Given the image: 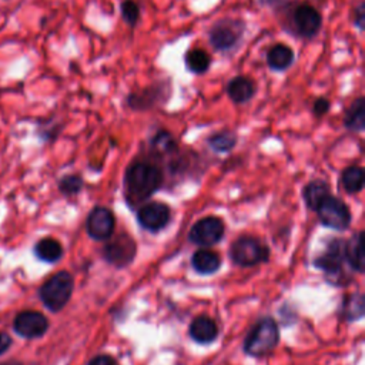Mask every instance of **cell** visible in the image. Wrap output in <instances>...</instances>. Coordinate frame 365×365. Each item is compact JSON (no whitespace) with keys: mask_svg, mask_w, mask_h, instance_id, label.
<instances>
[{"mask_svg":"<svg viewBox=\"0 0 365 365\" xmlns=\"http://www.w3.org/2000/svg\"><path fill=\"white\" fill-rule=\"evenodd\" d=\"M258 86L254 78L248 76H234L225 86V94L234 104H245L251 101L257 94Z\"/></svg>","mask_w":365,"mask_h":365,"instance_id":"15","label":"cell"},{"mask_svg":"<svg viewBox=\"0 0 365 365\" xmlns=\"http://www.w3.org/2000/svg\"><path fill=\"white\" fill-rule=\"evenodd\" d=\"M224 235V222L220 217H204L198 220L188 232V238L192 244L200 247H212L220 242Z\"/></svg>","mask_w":365,"mask_h":365,"instance_id":"10","label":"cell"},{"mask_svg":"<svg viewBox=\"0 0 365 365\" xmlns=\"http://www.w3.org/2000/svg\"><path fill=\"white\" fill-rule=\"evenodd\" d=\"M352 26L362 33L365 29V1L359 0L352 9Z\"/></svg>","mask_w":365,"mask_h":365,"instance_id":"31","label":"cell"},{"mask_svg":"<svg viewBox=\"0 0 365 365\" xmlns=\"http://www.w3.org/2000/svg\"><path fill=\"white\" fill-rule=\"evenodd\" d=\"M329 194H331L329 192V185L324 180L309 181L304 187V191H302L307 207L314 210V211L318 208V205L322 202V200H325Z\"/></svg>","mask_w":365,"mask_h":365,"instance_id":"23","label":"cell"},{"mask_svg":"<svg viewBox=\"0 0 365 365\" xmlns=\"http://www.w3.org/2000/svg\"><path fill=\"white\" fill-rule=\"evenodd\" d=\"M173 93V84L170 78H160L151 84L131 91L125 96V106L133 111H148L155 107L167 104Z\"/></svg>","mask_w":365,"mask_h":365,"instance_id":"5","label":"cell"},{"mask_svg":"<svg viewBox=\"0 0 365 365\" xmlns=\"http://www.w3.org/2000/svg\"><path fill=\"white\" fill-rule=\"evenodd\" d=\"M83 187V178L77 174H68L64 175L60 181H58V190L64 194V195H74L77 192H80Z\"/></svg>","mask_w":365,"mask_h":365,"instance_id":"29","label":"cell"},{"mask_svg":"<svg viewBox=\"0 0 365 365\" xmlns=\"http://www.w3.org/2000/svg\"><path fill=\"white\" fill-rule=\"evenodd\" d=\"M339 182L346 192H359L364 188V168L359 165H349L344 168L339 177Z\"/></svg>","mask_w":365,"mask_h":365,"instance_id":"25","label":"cell"},{"mask_svg":"<svg viewBox=\"0 0 365 365\" xmlns=\"http://www.w3.org/2000/svg\"><path fill=\"white\" fill-rule=\"evenodd\" d=\"M344 247H345V241H342L339 238L331 240L329 244L327 245V248L324 250V252L315 258L314 265L318 269H322L329 275L341 272L344 261H345Z\"/></svg>","mask_w":365,"mask_h":365,"instance_id":"14","label":"cell"},{"mask_svg":"<svg viewBox=\"0 0 365 365\" xmlns=\"http://www.w3.org/2000/svg\"><path fill=\"white\" fill-rule=\"evenodd\" d=\"M88 365H117L115 364V359L110 355H106V354H101V355H97L94 356Z\"/></svg>","mask_w":365,"mask_h":365,"instance_id":"34","label":"cell"},{"mask_svg":"<svg viewBox=\"0 0 365 365\" xmlns=\"http://www.w3.org/2000/svg\"><path fill=\"white\" fill-rule=\"evenodd\" d=\"M344 252L349 267L356 272H364L365 257H364V234L362 232H356L348 241H345Z\"/></svg>","mask_w":365,"mask_h":365,"instance_id":"18","label":"cell"},{"mask_svg":"<svg viewBox=\"0 0 365 365\" xmlns=\"http://www.w3.org/2000/svg\"><path fill=\"white\" fill-rule=\"evenodd\" d=\"M289 0H258V3L264 7L271 9L274 13H277L279 9H282Z\"/></svg>","mask_w":365,"mask_h":365,"instance_id":"33","label":"cell"},{"mask_svg":"<svg viewBox=\"0 0 365 365\" xmlns=\"http://www.w3.org/2000/svg\"><path fill=\"white\" fill-rule=\"evenodd\" d=\"M14 331L23 338H40L48 329V319L38 311H23L13 321Z\"/></svg>","mask_w":365,"mask_h":365,"instance_id":"13","label":"cell"},{"mask_svg":"<svg viewBox=\"0 0 365 365\" xmlns=\"http://www.w3.org/2000/svg\"><path fill=\"white\" fill-rule=\"evenodd\" d=\"M34 254L38 259L44 262H56L63 255V247L57 240L51 237H46L36 242Z\"/></svg>","mask_w":365,"mask_h":365,"instance_id":"24","label":"cell"},{"mask_svg":"<svg viewBox=\"0 0 365 365\" xmlns=\"http://www.w3.org/2000/svg\"><path fill=\"white\" fill-rule=\"evenodd\" d=\"M150 150L158 155H174L178 153V143L174 138V135L167 130H158L151 138H150Z\"/></svg>","mask_w":365,"mask_h":365,"instance_id":"21","label":"cell"},{"mask_svg":"<svg viewBox=\"0 0 365 365\" xmlns=\"http://www.w3.org/2000/svg\"><path fill=\"white\" fill-rule=\"evenodd\" d=\"M73 289V275L67 271H60L43 282L38 289V297L47 309L51 312H58L71 298Z\"/></svg>","mask_w":365,"mask_h":365,"instance_id":"6","label":"cell"},{"mask_svg":"<svg viewBox=\"0 0 365 365\" xmlns=\"http://www.w3.org/2000/svg\"><path fill=\"white\" fill-rule=\"evenodd\" d=\"M237 134L231 130H221L207 137V145L215 153H230L237 145Z\"/></svg>","mask_w":365,"mask_h":365,"instance_id":"26","label":"cell"},{"mask_svg":"<svg viewBox=\"0 0 365 365\" xmlns=\"http://www.w3.org/2000/svg\"><path fill=\"white\" fill-rule=\"evenodd\" d=\"M265 63L272 71H287L295 63V51L285 43H275L267 50Z\"/></svg>","mask_w":365,"mask_h":365,"instance_id":"16","label":"cell"},{"mask_svg":"<svg viewBox=\"0 0 365 365\" xmlns=\"http://www.w3.org/2000/svg\"><path fill=\"white\" fill-rule=\"evenodd\" d=\"M331 110V101L321 96V97H317L312 103V113L317 115V117H322L325 115L328 111Z\"/></svg>","mask_w":365,"mask_h":365,"instance_id":"32","label":"cell"},{"mask_svg":"<svg viewBox=\"0 0 365 365\" xmlns=\"http://www.w3.org/2000/svg\"><path fill=\"white\" fill-rule=\"evenodd\" d=\"M190 336L201 345L211 344L218 336V325L215 321L207 315H200L194 318L190 324Z\"/></svg>","mask_w":365,"mask_h":365,"instance_id":"17","label":"cell"},{"mask_svg":"<svg viewBox=\"0 0 365 365\" xmlns=\"http://www.w3.org/2000/svg\"><path fill=\"white\" fill-rule=\"evenodd\" d=\"M275 14L287 33L302 40L315 38L322 27L321 11L308 1L289 0Z\"/></svg>","mask_w":365,"mask_h":365,"instance_id":"1","label":"cell"},{"mask_svg":"<svg viewBox=\"0 0 365 365\" xmlns=\"http://www.w3.org/2000/svg\"><path fill=\"white\" fill-rule=\"evenodd\" d=\"M115 227V218L113 212L106 207H94L86 221L88 235L96 241L108 240L113 235Z\"/></svg>","mask_w":365,"mask_h":365,"instance_id":"11","label":"cell"},{"mask_svg":"<svg viewBox=\"0 0 365 365\" xmlns=\"http://www.w3.org/2000/svg\"><path fill=\"white\" fill-rule=\"evenodd\" d=\"M135 252H137V244L125 232L115 235L103 248L104 259L118 269L131 264L135 257Z\"/></svg>","mask_w":365,"mask_h":365,"instance_id":"9","label":"cell"},{"mask_svg":"<svg viewBox=\"0 0 365 365\" xmlns=\"http://www.w3.org/2000/svg\"><path fill=\"white\" fill-rule=\"evenodd\" d=\"M11 345V338L6 332H0V355H3Z\"/></svg>","mask_w":365,"mask_h":365,"instance_id":"35","label":"cell"},{"mask_svg":"<svg viewBox=\"0 0 365 365\" xmlns=\"http://www.w3.org/2000/svg\"><path fill=\"white\" fill-rule=\"evenodd\" d=\"M344 127L352 133H361L365 128V98L358 96L344 114Z\"/></svg>","mask_w":365,"mask_h":365,"instance_id":"19","label":"cell"},{"mask_svg":"<svg viewBox=\"0 0 365 365\" xmlns=\"http://www.w3.org/2000/svg\"><path fill=\"white\" fill-rule=\"evenodd\" d=\"M0 365H21V364L17 362V361H7V362H3V364H0Z\"/></svg>","mask_w":365,"mask_h":365,"instance_id":"36","label":"cell"},{"mask_svg":"<svg viewBox=\"0 0 365 365\" xmlns=\"http://www.w3.org/2000/svg\"><path fill=\"white\" fill-rule=\"evenodd\" d=\"M211 56L202 50V48H198V47H192L190 48L185 54H184V64H185V68L195 74V76H201V74H205L210 67H211Z\"/></svg>","mask_w":365,"mask_h":365,"instance_id":"22","label":"cell"},{"mask_svg":"<svg viewBox=\"0 0 365 365\" xmlns=\"http://www.w3.org/2000/svg\"><path fill=\"white\" fill-rule=\"evenodd\" d=\"M245 30L247 24L244 20L235 17H221L207 30L208 43L215 51L221 54H231L242 43Z\"/></svg>","mask_w":365,"mask_h":365,"instance_id":"3","label":"cell"},{"mask_svg":"<svg viewBox=\"0 0 365 365\" xmlns=\"http://www.w3.org/2000/svg\"><path fill=\"white\" fill-rule=\"evenodd\" d=\"M191 265H192L194 271H197L198 274L208 275V274H214L215 271L220 269L221 258L217 252L207 250V248H201L192 254Z\"/></svg>","mask_w":365,"mask_h":365,"instance_id":"20","label":"cell"},{"mask_svg":"<svg viewBox=\"0 0 365 365\" xmlns=\"http://www.w3.org/2000/svg\"><path fill=\"white\" fill-rule=\"evenodd\" d=\"M279 341V329L274 318H261L244 339V352L254 358L269 355Z\"/></svg>","mask_w":365,"mask_h":365,"instance_id":"4","label":"cell"},{"mask_svg":"<svg viewBox=\"0 0 365 365\" xmlns=\"http://www.w3.org/2000/svg\"><path fill=\"white\" fill-rule=\"evenodd\" d=\"M364 305H365L364 294L356 292V294L346 295L341 305V314L346 321H356L364 315Z\"/></svg>","mask_w":365,"mask_h":365,"instance_id":"27","label":"cell"},{"mask_svg":"<svg viewBox=\"0 0 365 365\" xmlns=\"http://www.w3.org/2000/svg\"><path fill=\"white\" fill-rule=\"evenodd\" d=\"M268 248L257 238L242 235L230 247V257L240 267H254L268 259Z\"/></svg>","mask_w":365,"mask_h":365,"instance_id":"7","label":"cell"},{"mask_svg":"<svg viewBox=\"0 0 365 365\" xmlns=\"http://www.w3.org/2000/svg\"><path fill=\"white\" fill-rule=\"evenodd\" d=\"M163 182V174L158 165L145 160L133 161L124 173L125 198L130 204L143 202L157 192Z\"/></svg>","mask_w":365,"mask_h":365,"instance_id":"2","label":"cell"},{"mask_svg":"<svg viewBox=\"0 0 365 365\" xmlns=\"http://www.w3.org/2000/svg\"><path fill=\"white\" fill-rule=\"evenodd\" d=\"M60 130H61V124L50 120V121L38 125V135L46 141H51L60 134Z\"/></svg>","mask_w":365,"mask_h":365,"instance_id":"30","label":"cell"},{"mask_svg":"<svg viewBox=\"0 0 365 365\" xmlns=\"http://www.w3.org/2000/svg\"><path fill=\"white\" fill-rule=\"evenodd\" d=\"M120 16L121 20L130 27L135 29L141 19V7L135 0H121L120 1Z\"/></svg>","mask_w":365,"mask_h":365,"instance_id":"28","label":"cell"},{"mask_svg":"<svg viewBox=\"0 0 365 365\" xmlns=\"http://www.w3.org/2000/svg\"><path fill=\"white\" fill-rule=\"evenodd\" d=\"M170 217H171V211L168 205L157 201L147 202L137 211L138 224L151 232H157L163 230L168 224Z\"/></svg>","mask_w":365,"mask_h":365,"instance_id":"12","label":"cell"},{"mask_svg":"<svg viewBox=\"0 0 365 365\" xmlns=\"http://www.w3.org/2000/svg\"><path fill=\"white\" fill-rule=\"evenodd\" d=\"M315 211L318 212V218L321 224L328 228L344 231L349 227L351 211L348 205L342 200L331 194L325 200H322V202L318 205Z\"/></svg>","mask_w":365,"mask_h":365,"instance_id":"8","label":"cell"}]
</instances>
